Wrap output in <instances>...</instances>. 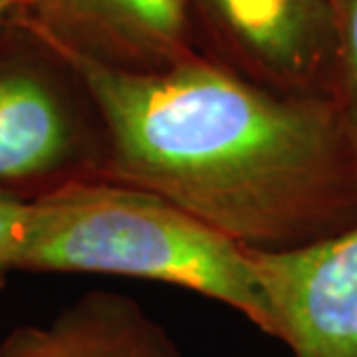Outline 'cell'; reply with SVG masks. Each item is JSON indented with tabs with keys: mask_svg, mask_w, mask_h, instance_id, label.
I'll use <instances>...</instances> for the list:
<instances>
[{
	"mask_svg": "<svg viewBox=\"0 0 357 357\" xmlns=\"http://www.w3.org/2000/svg\"><path fill=\"white\" fill-rule=\"evenodd\" d=\"M45 45L98 112L100 178L151 192L248 251H295L357 225V149L323 107L202 61L128 70Z\"/></svg>",
	"mask_w": 357,
	"mask_h": 357,
	"instance_id": "1",
	"label": "cell"
},
{
	"mask_svg": "<svg viewBox=\"0 0 357 357\" xmlns=\"http://www.w3.org/2000/svg\"><path fill=\"white\" fill-rule=\"evenodd\" d=\"M19 271L130 276L197 292L271 337L269 306L248 248L151 192L105 178L33 199Z\"/></svg>",
	"mask_w": 357,
	"mask_h": 357,
	"instance_id": "2",
	"label": "cell"
},
{
	"mask_svg": "<svg viewBox=\"0 0 357 357\" xmlns=\"http://www.w3.org/2000/svg\"><path fill=\"white\" fill-rule=\"evenodd\" d=\"M102 167L105 132L82 82L12 19L0 28V192L38 199Z\"/></svg>",
	"mask_w": 357,
	"mask_h": 357,
	"instance_id": "3",
	"label": "cell"
},
{
	"mask_svg": "<svg viewBox=\"0 0 357 357\" xmlns=\"http://www.w3.org/2000/svg\"><path fill=\"white\" fill-rule=\"evenodd\" d=\"M271 339L290 357H357V225L295 251H248Z\"/></svg>",
	"mask_w": 357,
	"mask_h": 357,
	"instance_id": "4",
	"label": "cell"
},
{
	"mask_svg": "<svg viewBox=\"0 0 357 357\" xmlns=\"http://www.w3.org/2000/svg\"><path fill=\"white\" fill-rule=\"evenodd\" d=\"M14 21L107 66L155 70L185 61V0H21Z\"/></svg>",
	"mask_w": 357,
	"mask_h": 357,
	"instance_id": "5",
	"label": "cell"
},
{
	"mask_svg": "<svg viewBox=\"0 0 357 357\" xmlns=\"http://www.w3.org/2000/svg\"><path fill=\"white\" fill-rule=\"evenodd\" d=\"M0 357H183L165 327L132 297L91 290L47 325H21L0 341Z\"/></svg>",
	"mask_w": 357,
	"mask_h": 357,
	"instance_id": "6",
	"label": "cell"
},
{
	"mask_svg": "<svg viewBox=\"0 0 357 357\" xmlns=\"http://www.w3.org/2000/svg\"><path fill=\"white\" fill-rule=\"evenodd\" d=\"M218 24L260 61L299 68L320 33L318 0H206Z\"/></svg>",
	"mask_w": 357,
	"mask_h": 357,
	"instance_id": "7",
	"label": "cell"
},
{
	"mask_svg": "<svg viewBox=\"0 0 357 357\" xmlns=\"http://www.w3.org/2000/svg\"><path fill=\"white\" fill-rule=\"evenodd\" d=\"M33 199L0 192V285L12 271H19L21 255L33 232Z\"/></svg>",
	"mask_w": 357,
	"mask_h": 357,
	"instance_id": "8",
	"label": "cell"
},
{
	"mask_svg": "<svg viewBox=\"0 0 357 357\" xmlns=\"http://www.w3.org/2000/svg\"><path fill=\"white\" fill-rule=\"evenodd\" d=\"M21 10V0H0V28H5Z\"/></svg>",
	"mask_w": 357,
	"mask_h": 357,
	"instance_id": "9",
	"label": "cell"
},
{
	"mask_svg": "<svg viewBox=\"0 0 357 357\" xmlns=\"http://www.w3.org/2000/svg\"><path fill=\"white\" fill-rule=\"evenodd\" d=\"M334 3L339 5V10H344V7H346V0H334Z\"/></svg>",
	"mask_w": 357,
	"mask_h": 357,
	"instance_id": "10",
	"label": "cell"
}]
</instances>
